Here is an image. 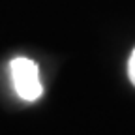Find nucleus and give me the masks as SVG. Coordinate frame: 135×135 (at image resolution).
Instances as JSON below:
<instances>
[{"mask_svg": "<svg viewBox=\"0 0 135 135\" xmlns=\"http://www.w3.org/2000/svg\"><path fill=\"white\" fill-rule=\"evenodd\" d=\"M9 70H11L13 86L19 94V98H23L25 101H36L43 94L36 62H32L30 58H25V56H19L11 60Z\"/></svg>", "mask_w": 135, "mask_h": 135, "instance_id": "f257e3e1", "label": "nucleus"}, {"mask_svg": "<svg viewBox=\"0 0 135 135\" xmlns=\"http://www.w3.org/2000/svg\"><path fill=\"white\" fill-rule=\"evenodd\" d=\"M128 75H129V81L133 83V86H135V49L131 51L129 60H128Z\"/></svg>", "mask_w": 135, "mask_h": 135, "instance_id": "f03ea898", "label": "nucleus"}]
</instances>
